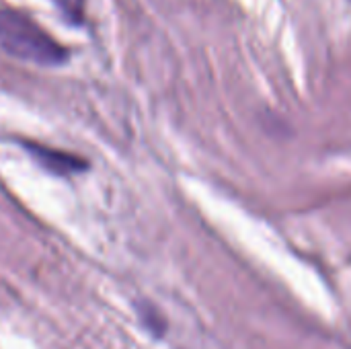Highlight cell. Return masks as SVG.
Masks as SVG:
<instances>
[{"label": "cell", "mask_w": 351, "mask_h": 349, "mask_svg": "<svg viewBox=\"0 0 351 349\" xmlns=\"http://www.w3.org/2000/svg\"><path fill=\"white\" fill-rule=\"evenodd\" d=\"M0 47L23 62L37 66H60L68 60V49L21 10H0Z\"/></svg>", "instance_id": "1"}, {"label": "cell", "mask_w": 351, "mask_h": 349, "mask_svg": "<svg viewBox=\"0 0 351 349\" xmlns=\"http://www.w3.org/2000/svg\"><path fill=\"white\" fill-rule=\"evenodd\" d=\"M29 150L35 154L37 163L51 171V173H60V175H68V173H76L80 169H84L82 160L78 156H72V154H66V152H58V150H51V148H37V146H29Z\"/></svg>", "instance_id": "2"}]
</instances>
